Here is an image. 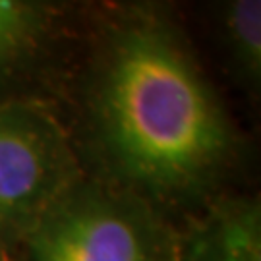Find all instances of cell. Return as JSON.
I'll list each match as a JSON object with an SVG mask.
<instances>
[{
  "label": "cell",
  "instance_id": "obj_1",
  "mask_svg": "<svg viewBox=\"0 0 261 261\" xmlns=\"http://www.w3.org/2000/svg\"><path fill=\"white\" fill-rule=\"evenodd\" d=\"M101 120L122 170L161 192L203 182L230 143L207 84L157 28H134L116 43L101 91Z\"/></svg>",
  "mask_w": 261,
  "mask_h": 261
},
{
  "label": "cell",
  "instance_id": "obj_2",
  "mask_svg": "<svg viewBox=\"0 0 261 261\" xmlns=\"http://www.w3.org/2000/svg\"><path fill=\"white\" fill-rule=\"evenodd\" d=\"M31 261H157V246L140 215L105 197H84L39 221Z\"/></svg>",
  "mask_w": 261,
  "mask_h": 261
},
{
  "label": "cell",
  "instance_id": "obj_3",
  "mask_svg": "<svg viewBox=\"0 0 261 261\" xmlns=\"http://www.w3.org/2000/svg\"><path fill=\"white\" fill-rule=\"evenodd\" d=\"M64 176V149L47 124L0 112V234L37 224L53 209Z\"/></svg>",
  "mask_w": 261,
  "mask_h": 261
},
{
  "label": "cell",
  "instance_id": "obj_4",
  "mask_svg": "<svg viewBox=\"0 0 261 261\" xmlns=\"http://www.w3.org/2000/svg\"><path fill=\"white\" fill-rule=\"evenodd\" d=\"M213 240L217 261H261L259 223L252 209L226 219Z\"/></svg>",
  "mask_w": 261,
  "mask_h": 261
},
{
  "label": "cell",
  "instance_id": "obj_5",
  "mask_svg": "<svg viewBox=\"0 0 261 261\" xmlns=\"http://www.w3.org/2000/svg\"><path fill=\"white\" fill-rule=\"evenodd\" d=\"M228 25L242 64L257 74L261 60V4L257 0L234 2Z\"/></svg>",
  "mask_w": 261,
  "mask_h": 261
},
{
  "label": "cell",
  "instance_id": "obj_6",
  "mask_svg": "<svg viewBox=\"0 0 261 261\" xmlns=\"http://www.w3.org/2000/svg\"><path fill=\"white\" fill-rule=\"evenodd\" d=\"M33 29V12L25 4L0 0V58L14 53Z\"/></svg>",
  "mask_w": 261,
  "mask_h": 261
},
{
  "label": "cell",
  "instance_id": "obj_7",
  "mask_svg": "<svg viewBox=\"0 0 261 261\" xmlns=\"http://www.w3.org/2000/svg\"><path fill=\"white\" fill-rule=\"evenodd\" d=\"M180 261H217V252H215V240L207 238V242H197L190 252Z\"/></svg>",
  "mask_w": 261,
  "mask_h": 261
}]
</instances>
